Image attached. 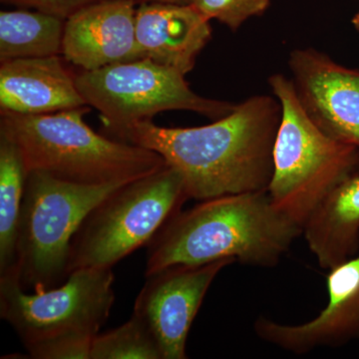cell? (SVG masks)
Instances as JSON below:
<instances>
[{
    "label": "cell",
    "instance_id": "cell-1",
    "mask_svg": "<svg viewBox=\"0 0 359 359\" xmlns=\"http://www.w3.org/2000/svg\"><path fill=\"white\" fill-rule=\"evenodd\" d=\"M282 104L250 97L212 124L167 128L151 121L131 125L119 141L154 151L182 175L190 199L268 191Z\"/></svg>",
    "mask_w": 359,
    "mask_h": 359
},
{
    "label": "cell",
    "instance_id": "cell-2",
    "mask_svg": "<svg viewBox=\"0 0 359 359\" xmlns=\"http://www.w3.org/2000/svg\"><path fill=\"white\" fill-rule=\"evenodd\" d=\"M302 229L278 211L268 191L224 195L180 211L150 241L145 276L175 264L233 259L273 268Z\"/></svg>",
    "mask_w": 359,
    "mask_h": 359
},
{
    "label": "cell",
    "instance_id": "cell-3",
    "mask_svg": "<svg viewBox=\"0 0 359 359\" xmlns=\"http://www.w3.org/2000/svg\"><path fill=\"white\" fill-rule=\"evenodd\" d=\"M112 269H79L62 285L22 289L15 275L0 276V318L14 330L28 358L89 359L90 348L115 301Z\"/></svg>",
    "mask_w": 359,
    "mask_h": 359
},
{
    "label": "cell",
    "instance_id": "cell-4",
    "mask_svg": "<svg viewBox=\"0 0 359 359\" xmlns=\"http://www.w3.org/2000/svg\"><path fill=\"white\" fill-rule=\"evenodd\" d=\"M90 106L44 115L1 113L26 169L83 185L128 183L166 166L154 151L96 133L85 123Z\"/></svg>",
    "mask_w": 359,
    "mask_h": 359
},
{
    "label": "cell",
    "instance_id": "cell-5",
    "mask_svg": "<svg viewBox=\"0 0 359 359\" xmlns=\"http://www.w3.org/2000/svg\"><path fill=\"white\" fill-rule=\"evenodd\" d=\"M269 82L282 104V119L268 193L276 209L302 229L327 194L353 174L358 148L327 136L311 121L289 78L275 74Z\"/></svg>",
    "mask_w": 359,
    "mask_h": 359
},
{
    "label": "cell",
    "instance_id": "cell-6",
    "mask_svg": "<svg viewBox=\"0 0 359 359\" xmlns=\"http://www.w3.org/2000/svg\"><path fill=\"white\" fill-rule=\"evenodd\" d=\"M125 184L83 185L28 172L13 273L23 290L41 292L67 280L71 243L78 229L99 203Z\"/></svg>",
    "mask_w": 359,
    "mask_h": 359
},
{
    "label": "cell",
    "instance_id": "cell-7",
    "mask_svg": "<svg viewBox=\"0 0 359 359\" xmlns=\"http://www.w3.org/2000/svg\"><path fill=\"white\" fill-rule=\"evenodd\" d=\"M188 200L183 177L169 165L120 187L78 229L71 243L69 275L79 269H112L147 245Z\"/></svg>",
    "mask_w": 359,
    "mask_h": 359
},
{
    "label": "cell",
    "instance_id": "cell-8",
    "mask_svg": "<svg viewBox=\"0 0 359 359\" xmlns=\"http://www.w3.org/2000/svg\"><path fill=\"white\" fill-rule=\"evenodd\" d=\"M75 82L87 105L100 113L106 129L117 137L164 111H192L215 121L236 107L198 95L183 74L148 58L81 70Z\"/></svg>",
    "mask_w": 359,
    "mask_h": 359
},
{
    "label": "cell",
    "instance_id": "cell-9",
    "mask_svg": "<svg viewBox=\"0 0 359 359\" xmlns=\"http://www.w3.org/2000/svg\"><path fill=\"white\" fill-rule=\"evenodd\" d=\"M233 259L175 264L146 276L133 314L151 330L163 359H187V340L215 278Z\"/></svg>",
    "mask_w": 359,
    "mask_h": 359
},
{
    "label": "cell",
    "instance_id": "cell-10",
    "mask_svg": "<svg viewBox=\"0 0 359 359\" xmlns=\"http://www.w3.org/2000/svg\"><path fill=\"white\" fill-rule=\"evenodd\" d=\"M328 271L327 304L316 318L285 325L259 316L254 323L257 337L297 355L359 340V252Z\"/></svg>",
    "mask_w": 359,
    "mask_h": 359
},
{
    "label": "cell",
    "instance_id": "cell-11",
    "mask_svg": "<svg viewBox=\"0 0 359 359\" xmlns=\"http://www.w3.org/2000/svg\"><path fill=\"white\" fill-rule=\"evenodd\" d=\"M290 68L311 121L327 136L359 149V73L309 48L292 52Z\"/></svg>",
    "mask_w": 359,
    "mask_h": 359
},
{
    "label": "cell",
    "instance_id": "cell-12",
    "mask_svg": "<svg viewBox=\"0 0 359 359\" xmlns=\"http://www.w3.org/2000/svg\"><path fill=\"white\" fill-rule=\"evenodd\" d=\"M136 1L103 0L65 21L62 55L81 70L143 59L136 39Z\"/></svg>",
    "mask_w": 359,
    "mask_h": 359
},
{
    "label": "cell",
    "instance_id": "cell-13",
    "mask_svg": "<svg viewBox=\"0 0 359 359\" xmlns=\"http://www.w3.org/2000/svg\"><path fill=\"white\" fill-rule=\"evenodd\" d=\"M136 39L142 57L185 76L212 39L210 20L191 4H139Z\"/></svg>",
    "mask_w": 359,
    "mask_h": 359
},
{
    "label": "cell",
    "instance_id": "cell-14",
    "mask_svg": "<svg viewBox=\"0 0 359 359\" xmlns=\"http://www.w3.org/2000/svg\"><path fill=\"white\" fill-rule=\"evenodd\" d=\"M75 76L60 56L21 58L0 65V110L44 115L84 107Z\"/></svg>",
    "mask_w": 359,
    "mask_h": 359
},
{
    "label": "cell",
    "instance_id": "cell-15",
    "mask_svg": "<svg viewBox=\"0 0 359 359\" xmlns=\"http://www.w3.org/2000/svg\"><path fill=\"white\" fill-rule=\"evenodd\" d=\"M302 235L321 269L359 252V176L351 174L327 194L306 219Z\"/></svg>",
    "mask_w": 359,
    "mask_h": 359
},
{
    "label": "cell",
    "instance_id": "cell-16",
    "mask_svg": "<svg viewBox=\"0 0 359 359\" xmlns=\"http://www.w3.org/2000/svg\"><path fill=\"white\" fill-rule=\"evenodd\" d=\"M65 21L25 9L0 13V62L62 54Z\"/></svg>",
    "mask_w": 359,
    "mask_h": 359
},
{
    "label": "cell",
    "instance_id": "cell-17",
    "mask_svg": "<svg viewBox=\"0 0 359 359\" xmlns=\"http://www.w3.org/2000/svg\"><path fill=\"white\" fill-rule=\"evenodd\" d=\"M27 173L18 144L0 129V276L15 273L18 226Z\"/></svg>",
    "mask_w": 359,
    "mask_h": 359
},
{
    "label": "cell",
    "instance_id": "cell-18",
    "mask_svg": "<svg viewBox=\"0 0 359 359\" xmlns=\"http://www.w3.org/2000/svg\"><path fill=\"white\" fill-rule=\"evenodd\" d=\"M89 359H163V354L147 325L132 313L120 327L96 335Z\"/></svg>",
    "mask_w": 359,
    "mask_h": 359
},
{
    "label": "cell",
    "instance_id": "cell-19",
    "mask_svg": "<svg viewBox=\"0 0 359 359\" xmlns=\"http://www.w3.org/2000/svg\"><path fill=\"white\" fill-rule=\"evenodd\" d=\"M271 0H193L192 4L208 20H218L237 32L245 21L263 15Z\"/></svg>",
    "mask_w": 359,
    "mask_h": 359
},
{
    "label": "cell",
    "instance_id": "cell-20",
    "mask_svg": "<svg viewBox=\"0 0 359 359\" xmlns=\"http://www.w3.org/2000/svg\"><path fill=\"white\" fill-rule=\"evenodd\" d=\"M2 4L35 11L68 20L85 7L103 0H0Z\"/></svg>",
    "mask_w": 359,
    "mask_h": 359
},
{
    "label": "cell",
    "instance_id": "cell-21",
    "mask_svg": "<svg viewBox=\"0 0 359 359\" xmlns=\"http://www.w3.org/2000/svg\"><path fill=\"white\" fill-rule=\"evenodd\" d=\"M137 4H151V2H160V4H192L193 0H135Z\"/></svg>",
    "mask_w": 359,
    "mask_h": 359
},
{
    "label": "cell",
    "instance_id": "cell-22",
    "mask_svg": "<svg viewBox=\"0 0 359 359\" xmlns=\"http://www.w3.org/2000/svg\"><path fill=\"white\" fill-rule=\"evenodd\" d=\"M353 25L355 26L356 29L359 30V13L354 16L353 20Z\"/></svg>",
    "mask_w": 359,
    "mask_h": 359
}]
</instances>
